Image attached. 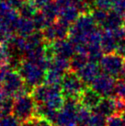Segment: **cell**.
<instances>
[{"instance_id": "484cf974", "label": "cell", "mask_w": 125, "mask_h": 126, "mask_svg": "<svg viewBox=\"0 0 125 126\" xmlns=\"http://www.w3.org/2000/svg\"><path fill=\"white\" fill-rule=\"evenodd\" d=\"M119 77H120V78H123V79H125V61H124V63H123L122 71H121V74H120Z\"/></svg>"}, {"instance_id": "9a60e30c", "label": "cell", "mask_w": 125, "mask_h": 126, "mask_svg": "<svg viewBox=\"0 0 125 126\" xmlns=\"http://www.w3.org/2000/svg\"><path fill=\"white\" fill-rule=\"evenodd\" d=\"M89 61L88 55L84 54V53H76L75 55L70 59V70L74 72H78V71L84 67Z\"/></svg>"}, {"instance_id": "ba28073f", "label": "cell", "mask_w": 125, "mask_h": 126, "mask_svg": "<svg viewBox=\"0 0 125 126\" xmlns=\"http://www.w3.org/2000/svg\"><path fill=\"white\" fill-rule=\"evenodd\" d=\"M115 77L105 73L100 74L91 83V88L95 91H97L102 98L112 97L113 95H115Z\"/></svg>"}, {"instance_id": "83f0119b", "label": "cell", "mask_w": 125, "mask_h": 126, "mask_svg": "<svg viewBox=\"0 0 125 126\" xmlns=\"http://www.w3.org/2000/svg\"><path fill=\"white\" fill-rule=\"evenodd\" d=\"M24 1H31V0H24Z\"/></svg>"}, {"instance_id": "e0dca14e", "label": "cell", "mask_w": 125, "mask_h": 126, "mask_svg": "<svg viewBox=\"0 0 125 126\" xmlns=\"http://www.w3.org/2000/svg\"><path fill=\"white\" fill-rule=\"evenodd\" d=\"M107 117L98 114L97 112H93L91 114L90 120L87 126H106L107 124Z\"/></svg>"}, {"instance_id": "d6986e66", "label": "cell", "mask_w": 125, "mask_h": 126, "mask_svg": "<svg viewBox=\"0 0 125 126\" xmlns=\"http://www.w3.org/2000/svg\"><path fill=\"white\" fill-rule=\"evenodd\" d=\"M106 126H124L122 116L118 113H116V114L110 116V117H108Z\"/></svg>"}, {"instance_id": "f1b7e54d", "label": "cell", "mask_w": 125, "mask_h": 126, "mask_svg": "<svg viewBox=\"0 0 125 126\" xmlns=\"http://www.w3.org/2000/svg\"><path fill=\"white\" fill-rule=\"evenodd\" d=\"M124 26H125V23H124Z\"/></svg>"}, {"instance_id": "4fadbf2b", "label": "cell", "mask_w": 125, "mask_h": 126, "mask_svg": "<svg viewBox=\"0 0 125 126\" xmlns=\"http://www.w3.org/2000/svg\"><path fill=\"white\" fill-rule=\"evenodd\" d=\"M117 44H118V41L113 35V32L111 31L104 30L102 32V37H101V48L103 53H116Z\"/></svg>"}, {"instance_id": "277c9868", "label": "cell", "mask_w": 125, "mask_h": 126, "mask_svg": "<svg viewBox=\"0 0 125 126\" xmlns=\"http://www.w3.org/2000/svg\"><path fill=\"white\" fill-rule=\"evenodd\" d=\"M12 113L22 123L37 118L38 108L32 95H28L25 92L13 98Z\"/></svg>"}, {"instance_id": "7a4b0ae2", "label": "cell", "mask_w": 125, "mask_h": 126, "mask_svg": "<svg viewBox=\"0 0 125 126\" xmlns=\"http://www.w3.org/2000/svg\"><path fill=\"white\" fill-rule=\"evenodd\" d=\"M97 30V23L95 22L90 13L80 15L79 18L70 26V41L74 43L75 47L80 45L87 47L89 39Z\"/></svg>"}, {"instance_id": "3957f363", "label": "cell", "mask_w": 125, "mask_h": 126, "mask_svg": "<svg viewBox=\"0 0 125 126\" xmlns=\"http://www.w3.org/2000/svg\"><path fill=\"white\" fill-rule=\"evenodd\" d=\"M0 84L7 97L14 98L26 92L27 85L18 71L10 69L8 65H5L0 70Z\"/></svg>"}, {"instance_id": "5b68a950", "label": "cell", "mask_w": 125, "mask_h": 126, "mask_svg": "<svg viewBox=\"0 0 125 126\" xmlns=\"http://www.w3.org/2000/svg\"><path fill=\"white\" fill-rule=\"evenodd\" d=\"M81 107L79 98H66L63 105L58 110L53 125L77 126L78 125V110Z\"/></svg>"}, {"instance_id": "44dd1931", "label": "cell", "mask_w": 125, "mask_h": 126, "mask_svg": "<svg viewBox=\"0 0 125 126\" xmlns=\"http://www.w3.org/2000/svg\"><path fill=\"white\" fill-rule=\"evenodd\" d=\"M8 63V56L6 46L0 44V70L1 68Z\"/></svg>"}, {"instance_id": "9c48e42d", "label": "cell", "mask_w": 125, "mask_h": 126, "mask_svg": "<svg viewBox=\"0 0 125 126\" xmlns=\"http://www.w3.org/2000/svg\"><path fill=\"white\" fill-rule=\"evenodd\" d=\"M69 26L62 23V21L55 20L42 30V35L45 42L51 43L69 36Z\"/></svg>"}, {"instance_id": "8992f818", "label": "cell", "mask_w": 125, "mask_h": 126, "mask_svg": "<svg viewBox=\"0 0 125 126\" xmlns=\"http://www.w3.org/2000/svg\"><path fill=\"white\" fill-rule=\"evenodd\" d=\"M62 94L64 98H80L84 89L86 88V84L80 78L77 72L72 70L67 71L62 77L61 82Z\"/></svg>"}, {"instance_id": "d4e9b609", "label": "cell", "mask_w": 125, "mask_h": 126, "mask_svg": "<svg viewBox=\"0 0 125 126\" xmlns=\"http://www.w3.org/2000/svg\"><path fill=\"white\" fill-rule=\"evenodd\" d=\"M9 98V97H7L6 93H5V91L3 89V87H2V85L0 84V107L3 105V103L6 100H7V98Z\"/></svg>"}, {"instance_id": "7c38bea8", "label": "cell", "mask_w": 125, "mask_h": 126, "mask_svg": "<svg viewBox=\"0 0 125 126\" xmlns=\"http://www.w3.org/2000/svg\"><path fill=\"white\" fill-rule=\"evenodd\" d=\"M93 112H97L98 114L105 116V117H110L116 114V105H115V98L112 97H106L102 98L98 105L94 109Z\"/></svg>"}, {"instance_id": "cb8c5ba5", "label": "cell", "mask_w": 125, "mask_h": 126, "mask_svg": "<svg viewBox=\"0 0 125 126\" xmlns=\"http://www.w3.org/2000/svg\"><path fill=\"white\" fill-rule=\"evenodd\" d=\"M116 53H119L120 55L125 57V39L121 40L118 42L117 44V50H116Z\"/></svg>"}, {"instance_id": "2e32d148", "label": "cell", "mask_w": 125, "mask_h": 126, "mask_svg": "<svg viewBox=\"0 0 125 126\" xmlns=\"http://www.w3.org/2000/svg\"><path fill=\"white\" fill-rule=\"evenodd\" d=\"M92 18H94L95 22L97 23V25H99L100 27L103 26L106 18L108 17L109 11L103 10V9H99V8H94L93 10L90 12Z\"/></svg>"}, {"instance_id": "6da1fadb", "label": "cell", "mask_w": 125, "mask_h": 126, "mask_svg": "<svg viewBox=\"0 0 125 126\" xmlns=\"http://www.w3.org/2000/svg\"><path fill=\"white\" fill-rule=\"evenodd\" d=\"M32 97L37 104L39 115L53 124L58 110L65 100L61 85L49 83L40 85L33 88Z\"/></svg>"}, {"instance_id": "4316f807", "label": "cell", "mask_w": 125, "mask_h": 126, "mask_svg": "<svg viewBox=\"0 0 125 126\" xmlns=\"http://www.w3.org/2000/svg\"><path fill=\"white\" fill-rule=\"evenodd\" d=\"M121 116H122V121H123V123H124V126H125V112H123Z\"/></svg>"}, {"instance_id": "52a82bcc", "label": "cell", "mask_w": 125, "mask_h": 126, "mask_svg": "<svg viewBox=\"0 0 125 126\" xmlns=\"http://www.w3.org/2000/svg\"><path fill=\"white\" fill-rule=\"evenodd\" d=\"M124 61V57L117 53H105L99 61V65L105 74L117 77L121 74Z\"/></svg>"}, {"instance_id": "603a6c76", "label": "cell", "mask_w": 125, "mask_h": 126, "mask_svg": "<svg viewBox=\"0 0 125 126\" xmlns=\"http://www.w3.org/2000/svg\"><path fill=\"white\" fill-rule=\"evenodd\" d=\"M111 32H113V35L115 36V38L118 42L125 39V26H121V27L115 29Z\"/></svg>"}, {"instance_id": "ffe728a7", "label": "cell", "mask_w": 125, "mask_h": 126, "mask_svg": "<svg viewBox=\"0 0 125 126\" xmlns=\"http://www.w3.org/2000/svg\"><path fill=\"white\" fill-rule=\"evenodd\" d=\"M95 7L106 11H109L112 8V4L110 0H95Z\"/></svg>"}, {"instance_id": "30bf717a", "label": "cell", "mask_w": 125, "mask_h": 126, "mask_svg": "<svg viewBox=\"0 0 125 126\" xmlns=\"http://www.w3.org/2000/svg\"><path fill=\"white\" fill-rule=\"evenodd\" d=\"M100 65L97 64V63L89 61L77 72V74L85 84L91 85V83L100 75Z\"/></svg>"}, {"instance_id": "7402d4cb", "label": "cell", "mask_w": 125, "mask_h": 126, "mask_svg": "<svg viewBox=\"0 0 125 126\" xmlns=\"http://www.w3.org/2000/svg\"><path fill=\"white\" fill-rule=\"evenodd\" d=\"M115 98V105H116V112L122 115L123 112H125V99L117 97Z\"/></svg>"}, {"instance_id": "5bb4252c", "label": "cell", "mask_w": 125, "mask_h": 126, "mask_svg": "<svg viewBox=\"0 0 125 126\" xmlns=\"http://www.w3.org/2000/svg\"><path fill=\"white\" fill-rule=\"evenodd\" d=\"M123 20L124 19H123L122 15L118 13L117 11L111 9L109 11L108 17L106 18L102 28H103V30H107V31H113L115 29L122 26Z\"/></svg>"}, {"instance_id": "ac0fdd59", "label": "cell", "mask_w": 125, "mask_h": 126, "mask_svg": "<svg viewBox=\"0 0 125 126\" xmlns=\"http://www.w3.org/2000/svg\"><path fill=\"white\" fill-rule=\"evenodd\" d=\"M115 97H119V98L125 99V79L123 78H120L116 82Z\"/></svg>"}, {"instance_id": "8fae6325", "label": "cell", "mask_w": 125, "mask_h": 126, "mask_svg": "<svg viewBox=\"0 0 125 126\" xmlns=\"http://www.w3.org/2000/svg\"><path fill=\"white\" fill-rule=\"evenodd\" d=\"M101 99H102V97L92 88H85L79 98L81 105L91 110H93L98 105Z\"/></svg>"}]
</instances>
